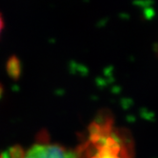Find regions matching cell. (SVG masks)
Listing matches in <instances>:
<instances>
[{
    "instance_id": "cell-1",
    "label": "cell",
    "mask_w": 158,
    "mask_h": 158,
    "mask_svg": "<svg viewBox=\"0 0 158 158\" xmlns=\"http://www.w3.org/2000/svg\"><path fill=\"white\" fill-rule=\"evenodd\" d=\"M130 144L126 135L114 127L110 117H102L89 126V136L76 153L88 158H132Z\"/></svg>"
},
{
    "instance_id": "cell-2",
    "label": "cell",
    "mask_w": 158,
    "mask_h": 158,
    "mask_svg": "<svg viewBox=\"0 0 158 158\" xmlns=\"http://www.w3.org/2000/svg\"><path fill=\"white\" fill-rule=\"evenodd\" d=\"M76 152L42 137L24 152L22 158H76Z\"/></svg>"
},
{
    "instance_id": "cell-3",
    "label": "cell",
    "mask_w": 158,
    "mask_h": 158,
    "mask_svg": "<svg viewBox=\"0 0 158 158\" xmlns=\"http://www.w3.org/2000/svg\"><path fill=\"white\" fill-rule=\"evenodd\" d=\"M3 28H4V21H3V18H2L1 14H0V33L2 32Z\"/></svg>"
},
{
    "instance_id": "cell-4",
    "label": "cell",
    "mask_w": 158,
    "mask_h": 158,
    "mask_svg": "<svg viewBox=\"0 0 158 158\" xmlns=\"http://www.w3.org/2000/svg\"><path fill=\"white\" fill-rule=\"evenodd\" d=\"M2 92H3V89H2V86L0 85V96H1V94H2Z\"/></svg>"
}]
</instances>
